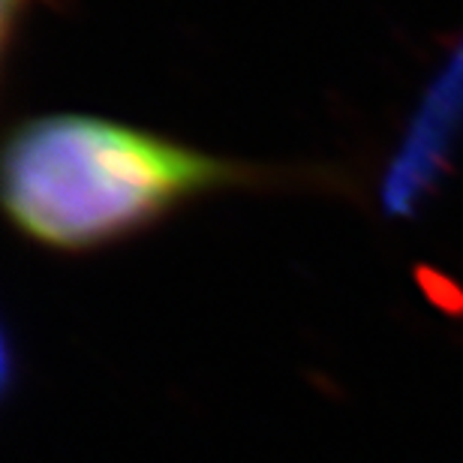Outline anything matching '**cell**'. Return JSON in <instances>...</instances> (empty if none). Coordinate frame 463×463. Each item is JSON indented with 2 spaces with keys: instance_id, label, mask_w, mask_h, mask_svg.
Here are the masks:
<instances>
[{
  "instance_id": "cell-1",
  "label": "cell",
  "mask_w": 463,
  "mask_h": 463,
  "mask_svg": "<svg viewBox=\"0 0 463 463\" xmlns=\"http://www.w3.org/2000/svg\"><path fill=\"white\" fill-rule=\"evenodd\" d=\"M292 169L214 156L94 115L22 120L4 147V205L33 244L85 253L217 190L292 184Z\"/></svg>"
},
{
  "instance_id": "cell-2",
  "label": "cell",
  "mask_w": 463,
  "mask_h": 463,
  "mask_svg": "<svg viewBox=\"0 0 463 463\" xmlns=\"http://www.w3.org/2000/svg\"><path fill=\"white\" fill-rule=\"evenodd\" d=\"M463 138V40L455 45L397 145L383 178V211L394 220L415 217L451 169Z\"/></svg>"
},
{
  "instance_id": "cell-3",
  "label": "cell",
  "mask_w": 463,
  "mask_h": 463,
  "mask_svg": "<svg viewBox=\"0 0 463 463\" xmlns=\"http://www.w3.org/2000/svg\"><path fill=\"white\" fill-rule=\"evenodd\" d=\"M31 4H33V0H4V45H6V49H9V43H13V36H15L18 18L31 9Z\"/></svg>"
}]
</instances>
